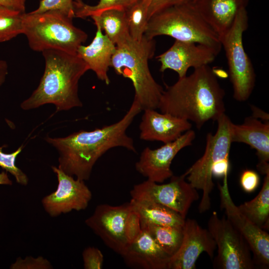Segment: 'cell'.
Instances as JSON below:
<instances>
[{
  "mask_svg": "<svg viewBox=\"0 0 269 269\" xmlns=\"http://www.w3.org/2000/svg\"><path fill=\"white\" fill-rule=\"evenodd\" d=\"M155 42L153 39L143 36L140 41L131 37L117 45L111 67L119 75L132 82L134 96L142 110L158 108L163 88L152 77L148 60L154 55Z\"/></svg>",
  "mask_w": 269,
  "mask_h": 269,
  "instance_id": "4",
  "label": "cell"
},
{
  "mask_svg": "<svg viewBox=\"0 0 269 269\" xmlns=\"http://www.w3.org/2000/svg\"><path fill=\"white\" fill-rule=\"evenodd\" d=\"M130 203L140 223L183 227L185 219L173 210L154 202L132 199Z\"/></svg>",
  "mask_w": 269,
  "mask_h": 269,
  "instance_id": "22",
  "label": "cell"
},
{
  "mask_svg": "<svg viewBox=\"0 0 269 269\" xmlns=\"http://www.w3.org/2000/svg\"></svg>",
  "mask_w": 269,
  "mask_h": 269,
  "instance_id": "40",
  "label": "cell"
},
{
  "mask_svg": "<svg viewBox=\"0 0 269 269\" xmlns=\"http://www.w3.org/2000/svg\"><path fill=\"white\" fill-rule=\"evenodd\" d=\"M137 0H99L95 5H89L83 0H74L73 7L75 17L84 18L98 15L109 9L125 10Z\"/></svg>",
  "mask_w": 269,
  "mask_h": 269,
  "instance_id": "27",
  "label": "cell"
},
{
  "mask_svg": "<svg viewBox=\"0 0 269 269\" xmlns=\"http://www.w3.org/2000/svg\"><path fill=\"white\" fill-rule=\"evenodd\" d=\"M194 69L190 75L166 87L157 109L191 121L199 130L208 121H217L225 114V92L208 65Z\"/></svg>",
  "mask_w": 269,
  "mask_h": 269,
  "instance_id": "2",
  "label": "cell"
},
{
  "mask_svg": "<svg viewBox=\"0 0 269 269\" xmlns=\"http://www.w3.org/2000/svg\"><path fill=\"white\" fill-rule=\"evenodd\" d=\"M260 181V178L258 173L251 169L244 170L240 179L242 188L247 193L254 191L258 187Z\"/></svg>",
  "mask_w": 269,
  "mask_h": 269,
  "instance_id": "33",
  "label": "cell"
},
{
  "mask_svg": "<svg viewBox=\"0 0 269 269\" xmlns=\"http://www.w3.org/2000/svg\"><path fill=\"white\" fill-rule=\"evenodd\" d=\"M96 26L97 31L91 43L87 46H80L76 54L86 63L89 70L95 72L99 79L109 85L110 80L108 72L116 46L103 33L99 25Z\"/></svg>",
  "mask_w": 269,
  "mask_h": 269,
  "instance_id": "21",
  "label": "cell"
},
{
  "mask_svg": "<svg viewBox=\"0 0 269 269\" xmlns=\"http://www.w3.org/2000/svg\"><path fill=\"white\" fill-rule=\"evenodd\" d=\"M85 222L108 248L120 255L141 229L139 217L130 202L118 206L100 204Z\"/></svg>",
  "mask_w": 269,
  "mask_h": 269,
  "instance_id": "7",
  "label": "cell"
},
{
  "mask_svg": "<svg viewBox=\"0 0 269 269\" xmlns=\"http://www.w3.org/2000/svg\"><path fill=\"white\" fill-rule=\"evenodd\" d=\"M238 208L255 225L263 230H269V173L265 175L262 189L257 196Z\"/></svg>",
  "mask_w": 269,
  "mask_h": 269,
  "instance_id": "24",
  "label": "cell"
},
{
  "mask_svg": "<svg viewBox=\"0 0 269 269\" xmlns=\"http://www.w3.org/2000/svg\"><path fill=\"white\" fill-rule=\"evenodd\" d=\"M58 180L56 190L44 197L42 205L45 212L52 217L87 208L92 194L85 181L74 179L58 167L52 166Z\"/></svg>",
  "mask_w": 269,
  "mask_h": 269,
  "instance_id": "12",
  "label": "cell"
},
{
  "mask_svg": "<svg viewBox=\"0 0 269 269\" xmlns=\"http://www.w3.org/2000/svg\"><path fill=\"white\" fill-rule=\"evenodd\" d=\"M121 256L130 268L141 269H168L171 258L142 228Z\"/></svg>",
  "mask_w": 269,
  "mask_h": 269,
  "instance_id": "17",
  "label": "cell"
},
{
  "mask_svg": "<svg viewBox=\"0 0 269 269\" xmlns=\"http://www.w3.org/2000/svg\"><path fill=\"white\" fill-rule=\"evenodd\" d=\"M83 266L85 269H100L103 268L104 256L97 248L89 247L82 253Z\"/></svg>",
  "mask_w": 269,
  "mask_h": 269,
  "instance_id": "32",
  "label": "cell"
},
{
  "mask_svg": "<svg viewBox=\"0 0 269 269\" xmlns=\"http://www.w3.org/2000/svg\"><path fill=\"white\" fill-rule=\"evenodd\" d=\"M26 0H0V6L24 13Z\"/></svg>",
  "mask_w": 269,
  "mask_h": 269,
  "instance_id": "36",
  "label": "cell"
},
{
  "mask_svg": "<svg viewBox=\"0 0 269 269\" xmlns=\"http://www.w3.org/2000/svg\"><path fill=\"white\" fill-rule=\"evenodd\" d=\"M159 246L170 257L179 250L183 238V227L161 226L140 223Z\"/></svg>",
  "mask_w": 269,
  "mask_h": 269,
  "instance_id": "25",
  "label": "cell"
},
{
  "mask_svg": "<svg viewBox=\"0 0 269 269\" xmlns=\"http://www.w3.org/2000/svg\"><path fill=\"white\" fill-rule=\"evenodd\" d=\"M22 34L32 50L41 52L55 49L76 54L88 38L85 32L74 25L72 18L56 10L25 12Z\"/></svg>",
  "mask_w": 269,
  "mask_h": 269,
  "instance_id": "5",
  "label": "cell"
},
{
  "mask_svg": "<svg viewBox=\"0 0 269 269\" xmlns=\"http://www.w3.org/2000/svg\"><path fill=\"white\" fill-rule=\"evenodd\" d=\"M148 20L154 15L173 6L191 1V0H148Z\"/></svg>",
  "mask_w": 269,
  "mask_h": 269,
  "instance_id": "34",
  "label": "cell"
},
{
  "mask_svg": "<svg viewBox=\"0 0 269 269\" xmlns=\"http://www.w3.org/2000/svg\"><path fill=\"white\" fill-rule=\"evenodd\" d=\"M8 74V65L5 60H0V87L5 82Z\"/></svg>",
  "mask_w": 269,
  "mask_h": 269,
  "instance_id": "38",
  "label": "cell"
},
{
  "mask_svg": "<svg viewBox=\"0 0 269 269\" xmlns=\"http://www.w3.org/2000/svg\"><path fill=\"white\" fill-rule=\"evenodd\" d=\"M229 169V157H227L217 161L213 165L212 175L217 177L228 176Z\"/></svg>",
  "mask_w": 269,
  "mask_h": 269,
  "instance_id": "35",
  "label": "cell"
},
{
  "mask_svg": "<svg viewBox=\"0 0 269 269\" xmlns=\"http://www.w3.org/2000/svg\"><path fill=\"white\" fill-rule=\"evenodd\" d=\"M217 121L218 127L216 133L207 134L203 155L183 174L194 188L202 191V195L198 206L200 213H204L211 207L210 195L214 186L212 167L217 161L229 157L232 143L231 119L224 114Z\"/></svg>",
  "mask_w": 269,
  "mask_h": 269,
  "instance_id": "9",
  "label": "cell"
},
{
  "mask_svg": "<svg viewBox=\"0 0 269 269\" xmlns=\"http://www.w3.org/2000/svg\"><path fill=\"white\" fill-rule=\"evenodd\" d=\"M5 146V145L0 146V167L14 176L17 183L24 186L26 185L28 182L26 174L15 164L16 158L22 151V145L15 151L10 153L3 152L2 149Z\"/></svg>",
  "mask_w": 269,
  "mask_h": 269,
  "instance_id": "29",
  "label": "cell"
},
{
  "mask_svg": "<svg viewBox=\"0 0 269 269\" xmlns=\"http://www.w3.org/2000/svg\"><path fill=\"white\" fill-rule=\"evenodd\" d=\"M246 7L238 12L229 30L220 38L227 59L229 76L233 89V97L239 102L247 101L255 86L256 74L243 42L248 27Z\"/></svg>",
  "mask_w": 269,
  "mask_h": 269,
  "instance_id": "8",
  "label": "cell"
},
{
  "mask_svg": "<svg viewBox=\"0 0 269 269\" xmlns=\"http://www.w3.org/2000/svg\"><path fill=\"white\" fill-rule=\"evenodd\" d=\"M167 35L176 40L194 42L221 50L218 35L194 4L187 2L168 8L149 19L144 36L153 39Z\"/></svg>",
  "mask_w": 269,
  "mask_h": 269,
  "instance_id": "6",
  "label": "cell"
},
{
  "mask_svg": "<svg viewBox=\"0 0 269 269\" xmlns=\"http://www.w3.org/2000/svg\"><path fill=\"white\" fill-rule=\"evenodd\" d=\"M139 124V137L148 141L171 142L183 133L190 130L189 121L167 113H158L154 109L144 110Z\"/></svg>",
  "mask_w": 269,
  "mask_h": 269,
  "instance_id": "18",
  "label": "cell"
},
{
  "mask_svg": "<svg viewBox=\"0 0 269 269\" xmlns=\"http://www.w3.org/2000/svg\"><path fill=\"white\" fill-rule=\"evenodd\" d=\"M91 17L116 46L131 37L125 10L109 9Z\"/></svg>",
  "mask_w": 269,
  "mask_h": 269,
  "instance_id": "23",
  "label": "cell"
},
{
  "mask_svg": "<svg viewBox=\"0 0 269 269\" xmlns=\"http://www.w3.org/2000/svg\"><path fill=\"white\" fill-rule=\"evenodd\" d=\"M185 177L183 174L173 175L165 184L146 180L134 186L130 191L131 198L160 204L185 219L192 204L199 199L197 189L186 181Z\"/></svg>",
  "mask_w": 269,
  "mask_h": 269,
  "instance_id": "11",
  "label": "cell"
},
{
  "mask_svg": "<svg viewBox=\"0 0 269 269\" xmlns=\"http://www.w3.org/2000/svg\"><path fill=\"white\" fill-rule=\"evenodd\" d=\"M220 51L201 44L175 40L167 51L156 58L161 64L160 72L172 70L181 78L191 67L195 69L213 62Z\"/></svg>",
  "mask_w": 269,
  "mask_h": 269,
  "instance_id": "15",
  "label": "cell"
},
{
  "mask_svg": "<svg viewBox=\"0 0 269 269\" xmlns=\"http://www.w3.org/2000/svg\"><path fill=\"white\" fill-rule=\"evenodd\" d=\"M216 249V243L207 229L195 219H185L181 245L170 258L168 269H195L196 261L202 253L212 259Z\"/></svg>",
  "mask_w": 269,
  "mask_h": 269,
  "instance_id": "16",
  "label": "cell"
},
{
  "mask_svg": "<svg viewBox=\"0 0 269 269\" xmlns=\"http://www.w3.org/2000/svg\"><path fill=\"white\" fill-rule=\"evenodd\" d=\"M42 53L45 62L43 74L37 88L21 103V109L29 110L47 104L54 105L57 111L82 107L78 84L89 70L86 63L76 54L55 49Z\"/></svg>",
  "mask_w": 269,
  "mask_h": 269,
  "instance_id": "3",
  "label": "cell"
},
{
  "mask_svg": "<svg viewBox=\"0 0 269 269\" xmlns=\"http://www.w3.org/2000/svg\"><path fill=\"white\" fill-rule=\"evenodd\" d=\"M251 109L252 111V117L258 119H260L266 122H269V115L266 112H264L260 108L253 105L251 106Z\"/></svg>",
  "mask_w": 269,
  "mask_h": 269,
  "instance_id": "37",
  "label": "cell"
},
{
  "mask_svg": "<svg viewBox=\"0 0 269 269\" xmlns=\"http://www.w3.org/2000/svg\"><path fill=\"white\" fill-rule=\"evenodd\" d=\"M230 132L232 142L244 143L256 150L259 171L264 175L269 173V122L263 123L251 116L242 124L232 122Z\"/></svg>",
  "mask_w": 269,
  "mask_h": 269,
  "instance_id": "19",
  "label": "cell"
},
{
  "mask_svg": "<svg viewBox=\"0 0 269 269\" xmlns=\"http://www.w3.org/2000/svg\"><path fill=\"white\" fill-rule=\"evenodd\" d=\"M0 184H12V181L8 178L7 172L2 171L0 173Z\"/></svg>",
  "mask_w": 269,
  "mask_h": 269,
  "instance_id": "39",
  "label": "cell"
},
{
  "mask_svg": "<svg viewBox=\"0 0 269 269\" xmlns=\"http://www.w3.org/2000/svg\"><path fill=\"white\" fill-rule=\"evenodd\" d=\"M195 136V132L190 129L156 149L146 147L135 163V169L147 180L163 183L173 175L170 167L175 156L182 148L191 145Z\"/></svg>",
  "mask_w": 269,
  "mask_h": 269,
  "instance_id": "14",
  "label": "cell"
},
{
  "mask_svg": "<svg viewBox=\"0 0 269 269\" xmlns=\"http://www.w3.org/2000/svg\"><path fill=\"white\" fill-rule=\"evenodd\" d=\"M142 109L134 98L125 116L118 122L91 131L80 130L64 137H47L46 141L58 151V167L77 179L87 180L97 161L110 149L123 147L136 152L127 130Z\"/></svg>",
  "mask_w": 269,
  "mask_h": 269,
  "instance_id": "1",
  "label": "cell"
},
{
  "mask_svg": "<svg viewBox=\"0 0 269 269\" xmlns=\"http://www.w3.org/2000/svg\"><path fill=\"white\" fill-rule=\"evenodd\" d=\"M218 187L220 192V207L224 209L227 218L247 241L253 253L255 264L268 268L269 234L252 223L234 204L229 193L227 176L224 177L223 185L218 183Z\"/></svg>",
  "mask_w": 269,
  "mask_h": 269,
  "instance_id": "13",
  "label": "cell"
},
{
  "mask_svg": "<svg viewBox=\"0 0 269 269\" xmlns=\"http://www.w3.org/2000/svg\"><path fill=\"white\" fill-rule=\"evenodd\" d=\"M73 0H40L37 8L31 12L40 13L49 10H56L73 18L75 17Z\"/></svg>",
  "mask_w": 269,
  "mask_h": 269,
  "instance_id": "30",
  "label": "cell"
},
{
  "mask_svg": "<svg viewBox=\"0 0 269 269\" xmlns=\"http://www.w3.org/2000/svg\"><path fill=\"white\" fill-rule=\"evenodd\" d=\"M148 0H137L125 10L129 34L135 40L140 41L145 32L148 19Z\"/></svg>",
  "mask_w": 269,
  "mask_h": 269,
  "instance_id": "26",
  "label": "cell"
},
{
  "mask_svg": "<svg viewBox=\"0 0 269 269\" xmlns=\"http://www.w3.org/2000/svg\"><path fill=\"white\" fill-rule=\"evenodd\" d=\"M24 13L0 6V43L22 34Z\"/></svg>",
  "mask_w": 269,
  "mask_h": 269,
  "instance_id": "28",
  "label": "cell"
},
{
  "mask_svg": "<svg viewBox=\"0 0 269 269\" xmlns=\"http://www.w3.org/2000/svg\"><path fill=\"white\" fill-rule=\"evenodd\" d=\"M11 269H51L53 267L46 259L39 256L34 258L26 257L24 259L18 257L10 266Z\"/></svg>",
  "mask_w": 269,
  "mask_h": 269,
  "instance_id": "31",
  "label": "cell"
},
{
  "mask_svg": "<svg viewBox=\"0 0 269 269\" xmlns=\"http://www.w3.org/2000/svg\"><path fill=\"white\" fill-rule=\"evenodd\" d=\"M207 226L217 248L214 268L253 269L256 267L247 241L225 215L220 218L216 212H213Z\"/></svg>",
  "mask_w": 269,
  "mask_h": 269,
  "instance_id": "10",
  "label": "cell"
},
{
  "mask_svg": "<svg viewBox=\"0 0 269 269\" xmlns=\"http://www.w3.org/2000/svg\"><path fill=\"white\" fill-rule=\"evenodd\" d=\"M249 0H191L201 16L218 35L223 36L232 27L240 9Z\"/></svg>",
  "mask_w": 269,
  "mask_h": 269,
  "instance_id": "20",
  "label": "cell"
}]
</instances>
